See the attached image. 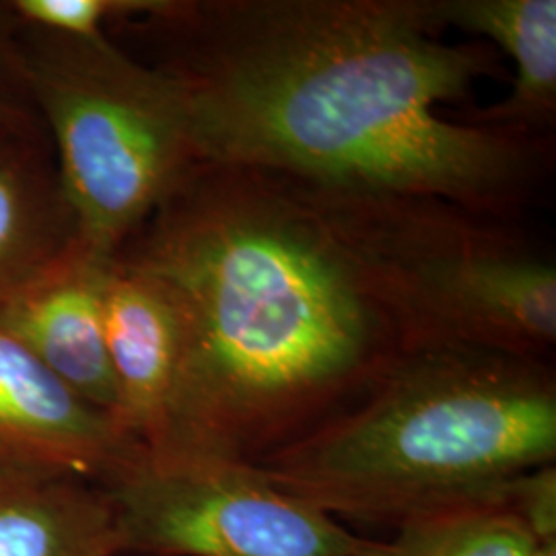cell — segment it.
<instances>
[{
	"mask_svg": "<svg viewBox=\"0 0 556 556\" xmlns=\"http://www.w3.org/2000/svg\"><path fill=\"white\" fill-rule=\"evenodd\" d=\"M139 443L0 332V480L101 484Z\"/></svg>",
	"mask_w": 556,
	"mask_h": 556,
	"instance_id": "7",
	"label": "cell"
},
{
	"mask_svg": "<svg viewBox=\"0 0 556 556\" xmlns=\"http://www.w3.org/2000/svg\"><path fill=\"white\" fill-rule=\"evenodd\" d=\"M122 25L184 87L199 161L503 220L551 178L553 137L439 116L505 68L486 41L441 40L425 0H165Z\"/></svg>",
	"mask_w": 556,
	"mask_h": 556,
	"instance_id": "1",
	"label": "cell"
},
{
	"mask_svg": "<svg viewBox=\"0 0 556 556\" xmlns=\"http://www.w3.org/2000/svg\"><path fill=\"white\" fill-rule=\"evenodd\" d=\"M536 556H556V540L538 542Z\"/></svg>",
	"mask_w": 556,
	"mask_h": 556,
	"instance_id": "17",
	"label": "cell"
},
{
	"mask_svg": "<svg viewBox=\"0 0 556 556\" xmlns=\"http://www.w3.org/2000/svg\"><path fill=\"white\" fill-rule=\"evenodd\" d=\"M114 258L151 278L178 321L151 456L258 466L410 351L312 188L277 172L197 161Z\"/></svg>",
	"mask_w": 556,
	"mask_h": 556,
	"instance_id": "2",
	"label": "cell"
},
{
	"mask_svg": "<svg viewBox=\"0 0 556 556\" xmlns=\"http://www.w3.org/2000/svg\"><path fill=\"white\" fill-rule=\"evenodd\" d=\"M80 248L43 122L0 124V312Z\"/></svg>",
	"mask_w": 556,
	"mask_h": 556,
	"instance_id": "9",
	"label": "cell"
},
{
	"mask_svg": "<svg viewBox=\"0 0 556 556\" xmlns=\"http://www.w3.org/2000/svg\"><path fill=\"white\" fill-rule=\"evenodd\" d=\"M505 498L538 542L556 540V466H540L505 484Z\"/></svg>",
	"mask_w": 556,
	"mask_h": 556,
	"instance_id": "15",
	"label": "cell"
},
{
	"mask_svg": "<svg viewBox=\"0 0 556 556\" xmlns=\"http://www.w3.org/2000/svg\"><path fill=\"white\" fill-rule=\"evenodd\" d=\"M105 344L116 379V413L122 433L153 450L178 365V321L151 278L112 258L103 287Z\"/></svg>",
	"mask_w": 556,
	"mask_h": 556,
	"instance_id": "10",
	"label": "cell"
},
{
	"mask_svg": "<svg viewBox=\"0 0 556 556\" xmlns=\"http://www.w3.org/2000/svg\"><path fill=\"white\" fill-rule=\"evenodd\" d=\"M507 482L402 521L367 556H536L538 538L505 498Z\"/></svg>",
	"mask_w": 556,
	"mask_h": 556,
	"instance_id": "13",
	"label": "cell"
},
{
	"mask_svg": "<svg viewBox=\"0 0 556 556\" xmlns=\"http://www.w3.org/2000/svg\"><path fill=\"white\" fill-rule=\"evenodd\" d=\"M98 486L112 503L122 556H367L376 540L248 464L139 447Z\"/></svg>",
	"mask_w": 556,
	"mask_h": 556,
	"instance_id": "6",
	"label": "cell"
},
{
	"mask_svg": "<svg viewBox=\"0 0 556 556\" xmlns=\"http://www.w3.org/2000/svg\"><path fill=\"white\" fill-rule=\"evenodd\" d=\"M165 0H11L0 11L15 23L41 31L96 38L105 25L142 20L160 13Z\"/></svg>",
	"mask_w": 556,
	"mask_h": 556,
	"instance_id": "14",
	"label": "cell"
},
{
	"mask_svg": "<svg viewBox=\"0 0 556 556\" xmlns=\"http://www.w3.org/2000/svg\"><path fill=\"white\" fill-rule=\"evenodd\" d=\"M40 119L34 105L13 27L0 13V124Z\"/></svg>",
	"mask_w": 556,
	"mask_h": 556,
	"instance_id": "16",
	"label": "cell"
},
{
	"mask_svg": "<svg viewBox=\"0 0 556 556\" xmlns=\"http://www.w3.org/2000/svg\"><path fill=\"white\" fill-rule=\"evenodd\" d=\"M110 262L80 248L0 312V332L75 394L114 417L118 392L103 328Z\"/></svg>",
	"mask_w": 556,
	"mask_h": 556,
	"instance_id": "8",
	"label": "cell"
},
{
	"mask_svg": "<svg viewBox=\"0 0 556 556\" xmlns=\"http://www.w3.org/2000/svg\"><path fill=\"white\" fill-rule=\"evenodd\" d=\"M9 23L80 241L112 260L199 161L184 87L108 34L75 38Z\"/></svg>",
	"mask_w": 556,
	"mask_h": 556,
	"instance_id": "5",
	"label": "cell"
},
{
	"mask_svg": "<svg viewBox=\"0 0 556 556\" xmlns=\"http://www.w3.org/2000/svg\"><path fill=\"white\" fill-rule=\"evenodd\" d=\"M0 556H122L112 503L77 478L0 480Z\"/></svg>",
	"mask_w": 556,
	"mask_h": 556,
	"instance_id": "12",
	"label": "cell"
},
{
	"mask_svg": "<svg viewBox=\"0 0 556 556\" xmlns=\"http://www.w3.org/2000/svg\"><path fill=\"white\" fill-rule=\"evenodd\" d=\"M307 186L378 282L410 349L457 344L548 357L555 258L519 236L514 220L447 200Z\"/></svg>",
	"mask_w": 556,
	"mask_h": 556,
	"instance_id": "4",
	"label": "cell"
},
{
	"mask_svg": "<svg viewBox=\"0 0 556 556\" xmlns=\"http://www.w3.org/2000/svg\"><path fill=\"white\" fill-rule=\"evenodd\" d=\"M555 459L548 358L438 344L406 351L355 404L256 468L340 521L394 530Z\"/></svg>",
	"mask_w": 556,
	"mask_h": 556,
	"instance_id": "3",
	"label": "cell"
},
{
	"mask_svg": "<svg viewBox=\"0 0 556 556\" xmlns=\"http://www.w3.org/2000/svg\"><path fill=\"white\" fill-rule=\"evenodd\" d=\"M425 13L438 34L480 36L516 62L511 93L459 122L548 137L556 118V0H425Z\"/></svg>",
	"mask_w": 556,
	"mask_h": 556,
	"instance_id": "11",
	"label": "cell"
}]
</instances>
